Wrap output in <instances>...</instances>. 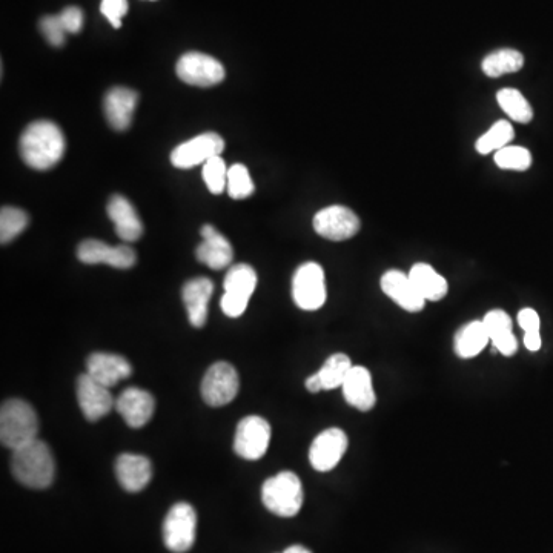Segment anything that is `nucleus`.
I'll return each instance as SVG.
<instances>
[{
	"label": "nucleus",
	"mask_w": 553,
	"mask_h": 553,
	"mask_svg": "<svg viewBox=\"0 0 553 553\" xmlns=\"http://www.w3.org/2000/svg\"><path fill=\"white\" fill-rule=\"evenodd\" d=\"M228 189L229 196L232 199L242 200L254 193V182L249 176L248 168L245 165H232L228 171Z\"/></svg>",
	"instance_id": "72a5a7b5"
},
{
	"label": "nucleus",
	"mask_w": 553,
	"mask_h": 553,
	"mask_svg": "<svg viewBox=\"0 0 553 553\" xmlns=\"http://www.w3.org/2000/svg\"><path fill=\"white\" fill-rule=\"evenodd\" d=\"M524 346L529 351L537 352L541 349V335L540 331L526 332L524 334Z\"/></svg>",
	"instance_id": "ea45409f"
},
{
	"label": "nucleus",
	"mask_w": 553,
	"mask_h": 553,
	"mask_svg": "<svg viewBox=\"0 0 553 553\" xmlns=\"http://www.w3.org/2000/svg\"><path fill=\"white\" fill-rule=\"evenodd\" d=\"M305 385L306 389H308L309 392H312V394H317V392L323 391L322 381H320L317 374L308 377Z\"/></svg>",
	"instance_id": "a19ab883"
},
{
	"label": "nucleus",
	"mask_w": 553,
	"mask_h": 553,
	"mask_svg": "<svg viewBox=\"0 0 553 553\" xmlns=\"http://www.w3.org/2000/svg\"><path fill=\"white\" fill-rule=\"evenodd\" d=\"M312 225L318 236L332 242L352 239L360 231V219L357 214L346 206L340 205L328 206L318 211Z\"/></svg>",
	"instance_id": "9b49d317"
},
{
	"label": "nucleus",
	"mask_w": 553,
	"mask_h": 553,
	"mask_svg": "<svg viewBox=\"0 0 553 553\" xmlns=\"http://www.w3.org/2000/svg\"><path fill=\"white\" fill-rule=\"evenodd\" d=\"M240 380L234 366L217 361L206 371L202 381V397L212 408H222L239 394Z\"/></svg>",
	"instance_id": "6e6552de"
},
{
	"label": "nucleus",
	"mask_w": 553,
	"mask_h": 553,
	"mask_svg": "<svg viewBox=\"0 0 553 553\" xmlns=\"http://www.w3.org/2000/svg\"><path fill=\"white\" fill-rule=\"evenodd\" d=\"M352 363L348 355L334 354L325 361V365L317 372L322 381L323 391H332L340 388L345 383L346 377L351 372Z\"/></svg>",
	"instance_id": "c756f323"
},
{
	"label": "nucleus",
	"mask_w": 553,
	"mask_h": 553,
	"mask_svg": "<svg viewBox=\"0 0 553 553\" xmlns=\"http://www.w3.org/2000/svg\"><path fill=\"white\" fill-rule=\"evenodd\" d=\"M515 130L512 123L507 120H498L492 125L491 130L484 133L475 143L478 153L487 156V154L497 153L503 150L509 143L514 140Z\"/></svg>",
	"instance_id": "c85d7f7f"
},
{
	"label": "nucleus",
	"mask_w": 553,
	"mask_h": 553,
	"mask_svg": "<svg viewBox=\"0 0 553 553\" xmlns=\"http://www.w3.org/2000/svg\"><path fill=\"white\" fill-rule=\"evenodd\" d=\"M177 76L193 87L209 88L225 79V68L219 60L203 53H186L177 62Z\"/></svg>",
	"instance_id": "9d476101"
},
{
	"label": "nucleus",
	"mask_w": 553,
	"mask_h": 553,
	"mask_svg": "<svg viewBox=\"0 0 553 553\" xmlns=\"http://www.w3.org/2000/svg\"><path fill=\"white\" fill-rule=\"evenodd\" d=\"M139 94L130 88L116 87L108 91L103 100L105 116L116 131L128 130L133 122Z\"/></svg>",
	"instance_id": "aec40b11"
},
{
	"label": "nucleus",
	"mask_w": 553,
	"mask_h": 553,
	"mask_svg": "<svg viewBox=\"0 0 553 553\" xmlns=\"http://www.w3.org/2000/svg\"><path fill=\"white\" fill-rule=\"evenodd\" d=\"M498 105L503 108L504 113L518 123H529L534 119V110L527 102L526 97L514 88H504L497 93Z\"/></svg>",
	"instance_id": "7c9ffc66"
},
{
	"label": "nucleus",
	"mask_w": 553,
	"mask_h": 553,
	"mask_svg": "<svg viewBox=\"0 0 553 553\" xmlns=\"http://www.w3.org/2000/svg\"><path fill=\"white\" fill-rule=\"evenodd\" d=\"M214 285L205 277L189 280L182 289V299L188 312L189 323L194 328H203L208 318V305L211 300Z\"/></svg>",
	"instance_id": "5701e85b"
},
{
	"label": "nucleus",
	"mask_w": 553,
	"mask_h": 553,
	"mask_svg": "<svg viewBox=\"0 0 553 553\" xmlns=\"http://www.w3.org/2000/svg\"><path fill=\"white\" fill-rule=\"evenodd\" d=\"M100 11L114 28H120L123 16L128 13V0H102Z\"/></svg>",
	"instance_id": "e433bc0d"
},
{
	"label": "nucleus",
	"mask_w": 553,
	"mask_h": 553,
	"mask_svg": "<svg viewBox=\"0 0 553 553\" xmlns=\"http://www.w3.org/2000/svg\"><path fill=\"white\" fill-rule=\"evenodd\" d=\"M283 553H312L311 550L306 549V547L299 546V544H295V546L288 547V549L285 550Z\"/></svg>",
	"instance_id": "79ce46f5"
},
{
	"label": "nucleus",
	"mask_w": 553,
	"mask_h": 553,
	"mask_svg": "<svg viewBox=\"0 0 553 553\" xmlns=\"http://www.w3.org/2000/svg\"><path fill=\"white\" fill-rule=\"evenodd\" d=\"M495 165L510 171H526L532 165V154L523 146H506L495 153Z\"/></svg>",
	"instance_id": "473e14b6"
},
{
	"label": "nucleus",
	"mask_w": 553,
	"mask_h": 553,
	"mask_svg": "<svg viewBox=\"0 0 553 553\" xmlns=\"http://www.w3.org/2000/svg\"><path fill=\"white\" fill-rule=\"evenodd\" d=\"M225 150V140L216 133H205L177 146L171 153V163L176 168L189 169L205 165L212 157L220 156Z\"/></svg>",
	"instance_id": "f8f14e48"
},
{
	"label": "nucleus",
	"mask_w": 553,
	"mask_h": 553,
	"mask_svg": "<svg viewBox=\"0 0 553 553\" xmlns=\"http://www.w3.org/2000/svg\"><path fill=\"white\" fill-rule=\"evenodd\" d=\"M271 443V426L265 418L249 415L237 424L234 451L245 460H260Z\"/></svg>",
	"instance_id": "1a4fd4ad"
},
{
	"label": "nucleus",
	"mask_w": 553,
	"mask_h": 553,
	"mask_svg": "<svg viewBox=\"0 0 553 553\" xmlns=\"http://www.w3.org/2000/svg\"><path fill=\"white\" fill-rule=\"evenodd\" d=\"M30 217L27 212L13 206H5L0 211V242L2 245L13 242L27 228Z\"/></svg>",
	"instance_id": "2f4dec72"
},
{
	"label": "nucleus",
	"mask_w": 553,
	"mask_h": 553,
	"mask_svg": "<svg viewBox=\"0 0 553 553\" xmlns=\"http://www.w3.org/2000/svg\"><path fill=\"white\" fill-rule=\"evenodd\" d=\"M65 137L56 123L37 120L20 137V156L31 168L47 171L60 162L65 153Z\"/></svg>",
	"instance_id": "f257e3e1"
},
{
	"label": "nucleus",
	"mask_w": 553,
	"mask_h": 553,
	"mask_svg": "<svg viewBox=\"0 0 553 553\" xmlns=\"http://www.w3.org/2000/svg\"><path fill=\"white\" fill-rule=\"evenodd\" d=\"M67 33L77 34L83 28V11L77 7H68L59 14Z\"/></svg>",
	"instance_id": "4c0bfd02"
},
{
	"label": "nucleus",
	"mask_w": 553,
	"mask_h": 553,
	"mask_svg": "<svg viewBox=\"0 0 553 553\" xmlns=\"http://www.w3.org/2000/svg\"><path fill=\"white\" fill-rule=\"evenodd\" d=\"M106 211H108V217H110L111 222L114 223L117 236L123 242H137L142 237L143 225L140 222L139 214H137L134 206L131 205L130 200H126L125 197L116 194L108 202Z\"/></svg>",
	"instance_id": "412c9836"
},
{
	"label": "nucleus",
	"mask_w": 553,
	"mask_h": 553,
	"mask_svg": "<svg viewBox=\"0 0 553 553\" xmlns=\"http://www.w3.org/2000/svg\"><path fill=\"white\" fill-rule=\"evenodd\" d=\"M87 374L106 388H113L119 381L131 377L133 368L122 355L94 352L88 357Z\"/></svg>",
	"instance_id": "f3484780"
},
{
	"label": "nucleus",
	"mask_w": 553,
	"mask_h": 553,
	"mask_svg": "<svg viewBox=\"0 0 553 553\" xmlns=\"http://www.w3.org/2000/svg\"><path fill=\"white\" fill-rule=\"evenodd\" d=\"M116 409L130 428L140 429L153 418L156 400L143 389H125L117 398Z\"/></svg>",
	"instance_id": "dca6fc26"
},
{
	"label": "nucleus",
	"mask_w": 553,
	"mask_h": 553,
	"mask_svg": "<svg viewBox=\"0 0 553 553\" xmlns=\"http://www.w3.org/2000/svg\"><path fill=\"white\" fill-rule=\"evenodd\" d=\"M524 67V56L512 48L494 51L484 57L481 68L487 77H501L504 74L517 73Z\"/></svg>",
	"instance_id": "cd10ccee"
},
{
	"label": "nucleus",
	"mask_w": 553,
	"mask_h": 553,
	"mask_svg": "<svg viewBox=\"0 0 553 553\" xmlns=\"http://www.w3.org/2000/svg\"><path fill=\"white\" fill-rule=\"evenodd\" d=\"M40 31L44 34L45 39L50 42L53 47H62L65 44V34L67 30L63 27L62 19L59 14L57 16H45L40 20Z\"/></svg>",
	"instance_id": "c9c22d12"
},
{
	"label": "nucleus",
	"mask_w": 553,
	"mask_h": 553,
	"mask_svg": "<svg viewBox=\"0 0 553 553\" xmlns=\"http://www.w3.org/2000/svg\"><path fill=\"white\" fill-rule=\"evenodd\" d=\"M491 342L483 320L467 323L455 335V354L460 358H474Z\"/></svg>",
	"instance_id": "bb28decb"
},
{
	"label": "nucleus",
	"mask_w": 553,
	"mask_h": 553,
	"mask_svg": "<svg viewBox=\"0 0 553 553\" xmlns=\"http://www.w3.org/2000/svg\"><path fill=\"white\" fill-rule=\"evenodd\" d=\"M325 272L318 263L300 266L292 280V299L303 311H317L326 303Z\"/></svg>",
	"instance_id": "0eeeda50"
},
{
	"label": "nucleus",
	"mask_w": 553,
	"mask_h": 553,
	"mask_svg": "<svg viewBox=\"0 0 553 553\" xmlns=\"http://www.w3.org/2000/svg\"><path fill=\"white\" fill-rule=\"evenodd\" d=\"M202 237L203 243L196 251L199 262L216 271L228 268L234 257L231 243L211 225L203 226Z\"/></svg>",
	"instance_id": "b1692460"
},
{
	"label": "nucleus",
	"mask_w": 553,
	"mask_h": 553,
	"mask_svg": "<svg viewBox=\"0 0 553 553\" xmlns=\"http://www.w3.org/2000/svg\"><path fill=\"white\" fill-rule=\"evenodd\" d=\"M228 171L222 157H212L203 165V179L208 186L209 193L222 194L228 186Z\"/></svg>",
	"instance_id": "f704fd0d"
},
{
	"label": "nucleus",
	"mask_w": 553,
	"mask_h": 553,
	"mask_svg": "<svg viewBox=\"0 0 553 553\" xmlns=\"http://www.w3.org/2000/svg\"><path fill=\"white\" fill-rule=\"evenodd\" d=\"M303 500L302 481L294 472H280L263 483V504L277 517H295L302 509Z\"/></svg>",
	"instance_id": "20e7f679"
},
{
	"label": "nucleus",
	"mask_w": 553,
	"mask_h": 553,
	"mask_svg": "<svg viewBox=\"0 0 553 553\" xmlns=\"http://www.w3.org/2000/svg\"><path fill=\"white\" fill-rule=\"evenodd\" d=\"M11 471L14 478L31 489H47L56 475V461L50 446L36 440L24 448L13 451Z\"/></svg>",
	"instance_id": "f03ea898"
},
{
	"label": "nucleus",
	"mask_w": 553,
	"mask_h": 553,
	"mask_svg": "<svg viewBox=\"0 0 553 553\" xmlns=\"http://www.w3.org/2000/svg\"><path fill=\"white\" fill-rule=\"evenodd\" d=\"M255 286H257V274L252 266L240 263V265L229 268L225 283H223L225 294L220 302L222 311L231 318L245 314Z\"/></svg>",
	"instance_id": "423d86ee"
},
{
	"label": "nucleus",
	"mask_w": 553,
	"mask_h": 553,
	"mask_svg": "<svg viewBox=\"0 0 553 553\" xmlns=\"http://www.w3.org/2000/svg\"><path fill=\"white\" fill-rule=\"evenodd\" d=\"M518 323H520L521 329H523L524 332L540 331V315H538L537 311H534V309H521V311L518 312Z\"/></svg>",
	"instance_id": "58836bf2"
},
{
	"label": "nucleus",
	"mask_w": 553,
	"mask_h": 553,
	"mask_svg": "<svg viewBox=\"0 0 553 553\" xmlns=\"http://www.w3.org/2000/svg\"><path fill=\"white\" fill-rule=\"evenodd\" d=\"M342 389L345 400L358 411H371L377 403V395H375L374 386H372L371 372L365 366H352Z\"/></svg>",
	"instance_id": "4be33fe9"
},
{
	"label": "nucleus",
	"mask_w": 553,
	"mask_h": 553,
	"mask_svg": "<svg viewBox=\"0 0 553 553\" xmlns=\"http://www.w3.org/2000/svg\"><path fill=\"white\" fill-rule=\"evenodd\" d=\"M197 514L188 503H177L169 509L163 521V543L173 553L188 552L194 546Z\"/></svg>",
	"instance_id": "39448f33"
},
{
	"label": "nucleus",
	"mask_w": 553,
	"mask_h": 553,
	"mask_svg": "<svg viewBox=\"0 0 553 553\" xmlns=\"http://www.w3.org/2000/svg\"><path fill=\"white\" fill-rule=\"evenodd\" d=\"M77 257L80 262L87 265H105L113 266L117 269H130L136 265V252L133 248L126 245L110 246L108 243L100 240H85L77 248Z\"/></svg>",
	"instance_id": "4468645a"
},
{
	"label": "nucleus",
	"mask_w": 553,
	"mask_h": 553,
	"mask_svg": "<svg viewBox=\"0 0 553 553\" xmlns=\"http://www.w3.org/2000/svg\"><path fill=\"white\" fill-rule=\"evenodd\" d=\"M409 279L426 302H440L448 294V282L428 263L412 266Z\"/></svg>",
	"instance_id": "a878e982"
},
{
	"label": "nucleus",
	"mask_w": 553,
	"mask_h": 553,
	"mask_svg": "<svg viewBox=\"0 0 553 553\" xmlns=\"http://www.w3.org/2000/svg\"><path fill=\"white\" fill-rule=\"evenodd\" d=\"M348 444V435L342 429H326L317 435L309 449L312 467L318 472L332 471L348 451Z\"/></svg>",
	"instance_id": "ddd939ff"
},
{
	"label": "nucleus",
	"mask_w": 553,
	"mask_h": 553,
	"mask_svg": "<svg viewBox=\"0 0 553 553\" xmlns=\"http://www.w3.org/2000/svg\"><path fill=\"white\" fill-rule=\"evenodd\" d=\"M116 475L126 492L143 491L153 478V463L143 455L122 454L116 461Z\"/></svg>",
	"instance_id": "6ab92c4d"
},
{
	"label": "nucleus",
	"mask_w": 553,
	"mask_h": 553,
	"mask_svg": "<svg viewBox=\"0 0 553 553\" xmlns=\"http://www.w3.org/2000/svg\"><path fill=\"white\" fill-rule=\"evenodd\" d=\"M381 289L394 300L401 309L408 312L423 311L426 300L421 297L420 292L415 288L409 274L391 269L381 277Z\"/></svg>",
	"instance_id": "a211bd4d"
},
{
	"label": "nucleus",
	"mask_w": 553,
	"mask_h": 553,
	"mask_svg": "<svg viewBox=\"0 0 553 553\" xmlns=\"http://www.w3.org/2000/svg\"><path fill=\"white\" fill-rule=\"evenodd\" d=\"M77 401L88 421L100 420L116 408L110 388L100 385L88 374L80 375L77 380Z\"/></svg>",
	"instance_id": "2eb2a0df"
},
{
	"label": "nucleus",
	"mask_w": 553,
	"mask_h": 553,
	"mask_svg": "<svg viewBox=\"0 0 553 553\" xmlns=\"http://www.w3.org/2000/svg\"><path fill=\"white\" fill-rule=\"evenodd\" d=\"M39 420L24 400H7L0 409V441L11 451L24 448L37 440Z\"/></svg>",
	"instance_id": "7ed1b4c3"
},
{
	"label": "nucleus",
	"mask_w": 553,
	"mask_h": 553,
	"mask_svg": "<svg viewBox=\"0 0 553 553\" xmlns=\"http://www.w3.org/2000/svg\"><path fill=\"white\" fill-rule=\"evenodd\" d=\"M483 323L489 338H491L492 346L500 354L506 355V357L517 354V337L514 335L512 318L507 312H504L503 309H492L484 315Z\"/></svg>",
	"instance_id": "393cba45"
}]
</instances>
